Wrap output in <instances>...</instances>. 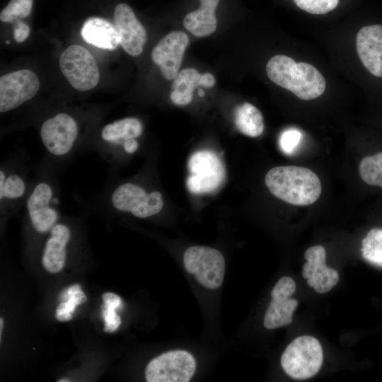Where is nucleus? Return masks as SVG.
Instances as JSON below:
<instances>
[{
    "label": "nucleus",
    "mask_w": 382,
    "mask_h": 382,
    "mask_svg": "<svg viewBox=\"0 0 382 382\" xmlns=\"http://www.w3.org/2000/svg\"><path fill=\"white\" fill-rule=\"evenodd\" d=\"M234 122L240 132L248 137H257L264 130V120L261 112L249 103L237 107Z\"/></svg>",
    "instance_id": "obj_22"
},
{
    "label": "nucleus",
    "mask_w": 382,
    "mask_h": 382,
    "mask_svg": "<svg viewBox=\"0 0 382 382\" xmlns=\"http://www.w3.org/2000/svg\"><path fill=\"white\" fill-rule=\"evenodd\" d=\"M110 204L118 212L144 219L159 213L163 207V199L158 191L149 192L141 185L127 182L113 190Z\"/></svg>",
    "instance_id": "obj_6"
},
{
    "label": "nucleus",
    "mask_w": 382,
    "mask_h": 382,
    "mask_svg": "<svg viewBox=\"0 0 382 382\" xmlns=\"http://www.w3.org/2000/svg\"><path fill=\"white\" fill-rule=\"evenodd\" d=\"M40 81L37 75L22 69L3 75L0 78V112L12 110L37 93Z\"/></svg>",
    "instance_id": "obj_11"
},
{
    "label": "nucleus",
    "mask_w": 382,
    "mask_h": 382,
    "mask_svg": "<svg viewBox=\"0 0 382 382\" xmlns=\"http://www.w3.org/2000/svg\"><path fill=\"white\" fill-rule=\"evenodd\" d=\"M27 185L22 175L16 172L0 170L1 210L8 209L20 202L25 197Z\"/></svg>",
    "instance_id": "obj_21"
},
{
    "label": "nucleus",
    "mask_w": 382,
    "mask_h": 382,
    "mask_svg": "<svg viewBox=\"0 0 382 382\" xmlns=\"http://www.w3.org/2000/svg\"><path fill=\"white\" fill-rule=\"evenodd\" d=\"M103 306L102 315L105 322L103 330L107 332L115 331L121 324L120 317L116 310L122 306V299L112 292L104 293L102 296Z\"/></svg>",
    "instance_id": "obj_26"
},
{
    "label": "nucleus",
    "mask_w": 382,
    "mask_h": 382,
    "mask_svg": "<svg viewBox=\"0 0 382 382\" xmlns=\"http://www.w3.org/2000/svg\"><path fill=\"white\" fill-rule=\"evenodd\" d=\"M59 62L62 74L75 89L87 91L97 86L99 69L94 57L85 47L79 45L68 47Z\"/></svg>",
    "instance_id": "obj_7"
},
{
    "label": "nucleus",
    "mask_w": 382,
    "mask_h": 382,
    "mask_svg": "<svg viewBox=\"0 0 382 382\" xmlns=\"http://www.w3.org/2000/svg\"><path fill=\"white\" fill-rule=\"evenodd\" d=\"M54 190L47 181L40 180L27 196L25 209L33 228L39 233L50 232L59 220L54 206Z\"/></svg>",
    "instance_id": "obj_10"
},
{
    "label": "nucleus",
    "mask_w": 382,
    "mask_h": 382,
    "mask_svg": "<svg viewBox=\"0 0 382 382\" xmlns=\"http://www.w3.org/2000/svg\"><path fill=\"white\" fill-rule=\"evenodd\" d=\"M323 360V349L314 337L303 335L295 338L284 349L281 366L294 379H307L320 370Z\"/></svg>",
    "instance_id": "obj_3"
},
{
    "label": "nucleus",
    "mask_w": 382,
    "mask_h": 382,
    "mask_svg": "<svg viewBox=\"0 0 382 382\" xmlns=\"http://www.w3.org/2000/svg\"><path fill=\"white\" fill-rule=\"evenodd\" d=\"M361 255L367 262L382 267V228H372L361 241Z\"/></svg>",
    "instance_id": "obj_24"
},
{
    "label": "nucleus",
    "mask_w": 382,
    "mask_h": 382,
    "mask_svg": "<svg viewBox=\"0 0 382 382\" xmlns=\"http://www.w3.org/2000/svg\"><path fill=\"white\" fill-rule=\"evenodd\" d=\"M183 264L187 272L204 287L216 289L221 286L225 260L218 250L202 245L191 246L184 253Z\"/></svg>",
    "instance_id": "obj_4"
},
{
    "label": "nucleus",
    "mask_w": 382,
    "mask_h": 382,
    "mask_svg": "<svg viewBox=\"0 0 382 382\" xmlns=\"http://www.w3.org/2000/svg\"><path fill=\"white\" fill-rule=\"evenodd\" d=\"M188 171L186 186L193 194L212 192L225 180L226 171L222 161L209 150L192 154L188 161Z\"/></svg>",
    "instance_id": "obj_5"
},
{
    "label": "nucleus",
    "mask_w": 382,
    "mask_h": 382,
    "mask_svg": "<svg viewBox=\"0 0 382 382\" xmlns=\"http://www.w3.org/2000/svg\"><path fill=\"white\" fill-rule=\"evenodd\" d=\"M201 75L196 69L187 68L179 72L173 79L170 99L178 105L190 103L195 87L199 86Z\"/></svg>",
    "instance_id": "obj_23"
},
{
    "label": "nucleus",
    "mask_w": 382,
    "mask_h": 382,
    "mask_svg": "<svg viewBox=\"0 0 382 382\" xmlns=\"http://www.w3.org/2000/svg\"><path fill=\"white\" fill-rule=\"evenodd\" d=\"M114 21L122 47L131 56L139 55L146 42L147 35L132 8L126 4H118L115 8Z\"/></svg>",
    "instance_id": "obj_14"
},
{
    "label": "nucleus",
    "mask_w": 382,
    "mask_h": 382,
    "mask_svg": "<svg viewBox=\"0 0 382 382\" xmlns=\"http://www.w3.org/2000/svg\"><path fill=\"white\" fill-rule=\"evenodd\" d=\"M307 262L303 265L302 276L307 279V283L319 294H323V288L332 277L339 276L337 270L325 264L326 252L320 245L308 248L304 254Z\"/></svg>",
    "instance_id": "obj_18"
},
{
    "label": "nucleus",
    "mask_w": 382,
    "mask_h": 382,
    "mask_svg": "<svg viewBox=\"0 0 382 382\" xmlns=\"http://www.w3.org/2000/svg\"><path fill=\"white\" fill-rule=\"evenodd\" d=\"M215 83L214 76L210 73H205L201 75L199 79V86L210 88Z\"/></svg>",
    "instance_id": "obj_31"
},
{
    "label": "nucleus",
    "mask_w": 382,
    "mask_h": 382,
    "mask_svg": "<svg viewBox=\"0 0 382 382\" xmlns=\"http://www.w3.org/2000/svg\"><path fill=\"white\" fill-rule=\"evenodd\" d=\"M40 134L46 151L54 157L63 158L74 151L79 136V127L72 116L60 112L42 123Z\"/></svg>",
    "instance_id": "obj_9"
},
{
    "label": "nucleus",
    "mask_w": 382,
    "mask_h": 382,
    "mask_svg": "<svg viewBox=\"0 0 382 382\" xmlns=\"http://www.w3.org/2000/svg\"><path fill=\"white\" fill-rule=\"evenodd\" d=\"M57 381L58 382H67V381H70V380L67 378H61V379H59Z\"/></svg>",
    "instance_id": "obj_34"
},
{
    "label": "nucleus",
    "mask_w": 382,
    "mask_h": 382,
    "mask_svg": "<svg viewBox=\"0 0 382 382\" xmlns=\"http://www.w3.org/2000/svg\"><path fill=\"white\" fill-rule=\"evenodd\" d=\"M81 35L86 42L101 49L113 50L120 45L115 25L101 18L86 19L81 28Z\"/></svg>",
    "instance_id": "obj_19"
},
{
    "label": "nucleus",
    "mask_w": 382,
    "mask_h": 382,
    "mask_svg": "<svg viewBox=\"0 0 382 382\" xmlns=\"http://www.w3.org/2000/svg\"><path fill=\"white\" fill-rule=\"evenodd\" d=\"M188 43L189 38L185 33L173 31L163 37L152 50L151 59L165 79L173 80L179 74Z\"/></svg>",
    "instance_id": "obj_13"
},
{
    "label": "nucleus",
    "mask_w": 382,
    "mask_h": 382,
    "mask_svg": "<svg viewBox=\"0 0 382 382\" xmlns=\"http://www.w3.org/2000/svg\"><path fill=\"white\" fill-rule=\"evenodd\" d=\"M356 46L365 68L374 76L382 77V25L361 28L357 35Z\"/></svg>",
    "instance_id": "obj_15"
},
{
    "label": "nucleus",
    "mask_w": 382,
    "mask_h": 382,
    "mask_svg": "<svg viewBox=\"0 0 382 382\" xmlns=\"http://www.w3.org/2000/svg\"><path fill=\"white\" fill-rule=\"evenodd\" d=\"M300 9L311 14H325L334 10L340 0H293Z\"/></svg>",
    "instance_id": "obj_28"
},
{
    "label": "nucleus",
    "mask_w": 382,
    "mask_h": 382,
    "mask_svg": "<svg viewBox=\"0 0 382 382\" xmlns=\"http://www.w3.org/2000/svg\"><path fill=\"white\" fill-rule=\"evenodd\" d=\"M4 325V320L2 318L0 319V336L1 337L2 329Z\"/></svg>",
    "instance_id": "obj_33"
},
{
    "label": "nucleus",
    "mask_w": 382,
    "mask_h": 382,
    "mask_svg": "<svg viewBox=\"0 0 382 382\" xmlns=\"http://www.w3.org/2000/svg\"><path fill=\"white\" fill-rule=\"evenodd\" d=\"M199 9L189 13L184 19V26L193 35L204 37L213 33L217 26L215 10L219 0H199Z\"/></svg>",
    "instance_id": "obj_20"
},
{
    "label": "nucleus",
    "mask_w": 382,
    "mask_h": 382,
    "mask_svg": "<svg viewBox=\"0 0 382 382\" xmlns=\"http://www.w3.org/2000/svg\"><path fill=\"white\" fill-rule=\"evenodd\" d=\"M198 93H199V96H204V91H203V90H202V89H199V90L198 91Z\"/></svg>",
    "instance_id": "obj_35"
},
{
    "label": "nucleus",
    "mask_w": 382,
    "mask_h": 382,
    "mask_svg": "<svg viewBox=\"0 0 382 382\" xmlns=\"http://www.w3.org/2000/svg\"><path fill=\"white\" fill-rule=\"evenodd\" d=\"M30 33V30L28 25L19 20L15 21L13 37L17 42L25 41L29 36Z\"/></svg>",
    "instance_id": "obj_30"
},
{
    "label": "nucleus",
    "mask_w": 382,
    "mask_h": 382,
    "mask_svg": "<svg viewBox=\"0 0 382 382\" xmlns=\"http://www.w3.org/2000/svg\"><path fill=\"white\" fill-rule=\"evenodd\" d=\"M196 370L194 357L185 350H172L153 359L146 366L148 382H187Z\"/></svg>",
    "instance_id": "obj_8"
},
{
    "label": "nucleus",
    "mask_w": 382,
    "mask_h": 382,
    "mask_svg": "<svg viewBox=\"0 0 382 382\" xmlns=\"http://www.w3.org/2000/svg\"><path fill=\"white\" fill-rule=\"evenodd\" d=\"M33 0H11L1 11L0 20L5 23H13L19 18L28 17L32 10Z\"/></svg>",
    "instance_id": "obj_27"
},
{
    "label": "nucleus",
    "mask_w": 382,
    "mask_h": 382,
    "mask_svg": "<svg viewBox=\"0 0 382 382\" xmlns=\"http://www.w3.org/2000/svg\"><path fill=\"white\" fill-rule=\"evenodd\" d=\"M359 172L366 184L382 188V151L364 157L359 163Z\"/></svg>",
    "instance_id": "obj_25"
},
{
    "label": "nucleus",
    "mask_w": 382,
    "mask_h": 382,
    "mask_svg": "<svg viewBox=\"0 0 382 382\" xmlns=\"http://www.w3.org/2000/svg\"><path fill=\"white\" fill-rule=\"evenodd\" d=\"M141 122L135 117H125L107 124L101 130L100 137L105 144L121 147L127 154H134L139 148L137 140L142 133Z\"/></svg>",
    "instance_id": "obj_16"
},
{
    "label": "nucleus",
    "mask_w": 382,
    "mask_h": 382,
    "mask_svg": "<svg viewBox=\"0 0 382 382\" xmlns=\"http://www.w3.org/2000/svg\"><path fill=\"white\" fill-rule=\"evenodd\" d=\"M296 291V283L289 277L278 280L271 291L272 301L265 314L263 324L267 329H274L292 323L293 313L299 303L289 299Z\"/></svg>",
    "instance_id": "obj_12"
},
{
    "label": "nucleus",
    "mask_w": 382,
    "mask_h": 382,
    "mask_svg": "<svg viewBox=\"0 0 382 382\" xmlns=\"http://www.w3.org/2000/svg\"><path fill=\"white\" fill-rule=\"evenodd\" d=\"M55 317L59 321H68L72 319V313L59 314Z\"/></svg>",
    "instance_id": "obj_32"
},
{
    "label": "nucleus",
    "mask_w": 382,
    "mask_h": 382,
    "mask_svg": "<svg viewBox=\"0 0 382 382\" xmlns=\"http://www.w3.org/2000/svg\"><path fill=\"white\" fill-rule=\"evenodd\" d=\"M265 183L278 199L297 206H306L318 200L321 193L318 176L307 168L286 166L271 168Z\"/></svg>",
    "instance_id": "obj_1"
},
{
    "label": "nucleus",
    "mask_w": 382,
    "mask_h": 382,
    "mask_svg": "<svg viewBox=\"0 0 382 382\" xmlns=\"http://www.w3.org/2000/svg\"><path fill=\"white\" fill-rule=\"evenodd\" d=\"M266 73L272 82L301 100L315 99L325 90V79L315 66L305 62L297 63L286 55L272 57L267 64Z\"/></svg>",
    "instance_id": "obj_2"
},
{
    "label": "nucleus",
    "mask_w": 382,
    "mask_h": 382,
    "mask_svg": "<svg viewBox=\"0 0 382 382\" xmlns=\"http://www.w3.org/2000/svg\"><path fill=\"white\" fill-rule=\"evenodd\" d=\"M301 133L296 129H289L284 131L279 138V146L282 151L290 155L299 145Z\"/></svg>",
    "instance_id": "obj_29"
},
{
    "label": "nucleus",
    "mask_w": 382,
    "mask_h": 382,
    "mask_svg": "<svg viewBox=\"0 0 382 382\" xmlns=\"http://www.w3.org/2000/svg\"><path fill=\"white\" fill-rule=\"evenodd\" d=\"M46 241L42 263L50 273L59 272L64 267L66 247L71 240V231L68 226L57 223L50 231Z\"/></svg>",
    "instance_id": "obj_17"
},
{
    "label": "nucleus",
    "mask_w": 382,
    "mask_h": 382,
    "mask_svg": "<svg viewBox=\"0 0 382 382\" xmlns=\"http://www.w3.org/2000/svg\"><path fill=\"white\" fill-rule=\"evenodd\" d=\"M6 43H7V44H9V43H10V42H9V41H6Z\"/></svg>",
    "instance_id": "obj_36"
}]
</instances>
